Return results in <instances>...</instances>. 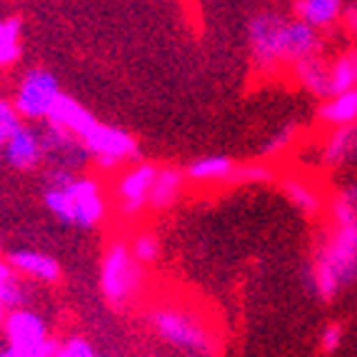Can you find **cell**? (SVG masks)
<instances>
[{
    "label": "cell",
    "instance_id": "27",
    "mask_svg": "<svg viewBox=\"0 0 357 357\" xmlns=\"http://www.w3.org/2000/svg\"><path fill=\"white\" fill-rule=\"evenodd\" d=\"M20 126H23V118L18 115V110H15V105H13V100H8V98H0V132L10 137Z\"/></svg>",
    "mask_w": 357,
    "mask_h": 357
},
{
    "label": "cell",
    "instance_id": "26",
    "mask_svg": "<svg viewBox=\"0 0 357 357\" xmlns=\"http://www.w3.org/2000/svg\"><path fill=\"white\" fill-rule=\"evenodd\" d=\"M128 248H130L132 257H135L143 268L155 265V262L160 260V252H162L160 238H158L155 232H150V230H137L135 235H132L130 243H128Z\"/></svg>",
    "mask_w": 357,
    "mask_h": 357
},
{
    "label": "cell",
    "instance_id": "7",
    "mask_svg": "<svg viewBox=\"0 0 357 357\" xmlns=\"http://www.w3.org/2000/svg\"><path fill=\"white\" fill-rule=\"evenodd\" d=\"M285 28L287 18L273 10L252 15L248 25L252 66L260 73H275L285 68Z\"/></svg>",
    "mask_w": 357,
    "mask_h": 357
},
{
    "label": "cell",
    "instance_id": "29",
    "mask_svg": "<svg viewBox=\"0 0 357 357\" xmlns=\"http://www.w3.org/2000/svg\"><path fill=\"white\" fill-rule=\"evenodd\" d=\"M340 20H342V28H345L352 38H357V6L345 8V13H342Z\"/></svg>",
    "mask_w": 357,
    "mask_h": 357
},
{
    "label": "cell",
    "instance_id": "34",
    "mask_svg": "<svg viewBox=\"0 0 357 357\" xmlns=\"http://www.w3.org/2000/svg\"><path fill=\"white\" fill-rule=\"evenodd\" d=\"M0 357H13V355H10V350H8V345H6V347L0 345Z\"/></svg>",
    "mask_w": 357,
    "mask_h": 357
},
{
    "label": "cell",
    "instance_id": "25",
    "mask_svg": "<svg viewBox=\"0 0 357 357\" xmlns=\"http://www.w3.org/2000/svg\"><path fill=\"white\" fill-rule=\"evenodd\" d=\"M278 173L268 165L265 160H252V162H240L235 165L232 175L227 178L225 185H235V188H245V185H270L275 183Z\"/></svg>",
    "mask_w": 357,
    "mask_h": 357
},
{
    "label": "cell",
    "instance_id": "1",
    "mask_svg": "<svg viewBox=\"0 0 357 357\" xmlns=\"http://www.w3.org/2000/svg\"><path fill=\"white\" fill-rule=\"evenodd\" d=\"M305 280L315 298L335 300L357 282V222H330L317 240L312 260L305 268Z\"/></svg>",
    "mask_w": 357,
    "mask_h": 357
},
{
    "label": "cell",
    "instance_id": "8",
    "mask_svg": "<svg viewBox=\"0 0 357 357\" xmlns=\"http://www.w3.org/2000/svg\"><path fill=\"white\" fill-rule=\"evenodd\" d=\"M158 165L148 160L132 162L115 180V205L126 220H137L148 210L150 190H153Z\"/></svg>",
    "mask_w": 357,
    "mask_h": 357
},
{
    "label": "cell",
    "instance_id": "3",
    "mask_svg": "<svg viewBox=\"0 0 357 357\" xmlns=\"http://www.w3.org/2000/svg\"><path fill=\"white\" fill-rule=\"evenodd\" d=\"M148 325L162 342H167L175 350H183L188 355L213 357L215 337L203 315H197L192 310L162 305V307H155L148 312Z\"/></svg>",
    "mask_w": 357,
    "mask_h": 357
},
{
    "label": "cell",
    "instance_id": "23",
    "mask_svg": "<svg viewBox=\"0 0 357 357\" xmlns=\"http://www.w3.org/2000/svg\"><path fill=\"white\" fill-rule=\"evenodd\" d=\"M352 88H357V50H347L330 63V93L337 96Z\"/></svg>",
    "mask_w": 357,
    "mask_h": 357
},
{
    "label": "cell",
    "instance_id": "31",
    "mask_svg": "<svg viewBox=\"0 0 357 357\" xmlns=\"http://www.w3.org/2000/svg\"><path fill=\"white\" fill-rule=\"evenodd\" d=\"M345 192H347V195H350V200H352V203H355V208H357V183L347 185Z\"/></svg>",
    "mask_w": 357,
    "mask_h": 357
},
{
    "label": "cell",
    "instance_id": "30",
    "mask_svg": "<svg viewBox=\"0 0 357 357\" xmlns=\"http://www.w3.org/2000/svg\"><path fill=\"white\" fill-rule=\"evenodd\" d=\"M13 278H18V273L8 265V260H0V290L13 280Z\"/></svg>",
    "mask_w": 357,
    "mask_h": 357
},
{
    "label": "cell",
    "instance_id": "15",
    "mask_svg": "<svg viewBox=\"0 0 357 357\" xmlns=\"http://www.w3.org/2000/svg\"><path fill=\"white\" fill-rule=\"evenodd\" d=\"M185 170L175 165H162L158 167V175H155L153 190H150L148 210L153 213H165L180 200L185 190Z\"/></svg>",
    "mask_w": 357,
    "mask_h": 357
},
{
    "label": "cell",
    "instance_id": "2",
    "mask_svg": "<svg viewBox=\"0 0 357 357\" xmlns=\"http://www.w3.org/2000/svg\"><path fill=\"white\" fill-rule=\"evenodd\" d=\"M43 205L60 225L93 230L107 218V197L102 185L93 175L77 173L58 185H43Z\"/></svg>",
    "mask_w": 357,
    "mask_h": 357
},
{
    "label": "cell",
    "instance_id": "14",
    "mask_svg": "<svg viewBox=\"0 0 357 357\" xmlns=\"http://www.w3.org/2000/svg\"><path fill=\"white\" fill-rule=\"evenodd\" d=\"M280 190H282V195L287 197V203L298 210V213H303L305 218H320L322 210L328 208L320 188H317L315 183H310V180L300 178V175H287V178H282Z\"/></svg>",
    "mask_w": 357,
    "mask_h": 357
},
{
    "label": "cell",
    "instance_id": "28",
    "mask_svg": "<svg viewBox=\"0 0 357 357\" xmlns=\"http://www.w3.org/2000/svg\"><path fill=\"white\" fill-rule=\"evenodd\" d=\"M342 335H345V330H342L340 322H328L320 333V352L322 355H333V352H337L340 345H342Z\"/></svg>",
    "mask_w": 357,
    "mask_h": 357
},
{
    "label": "cell",
    "instance_id": "12",
    "mask_svg": "<svg viewBox=\"0 0 357 357\" xmlns=\"http://www.w3.org/2000/svg\"><path fill=\"white\" fill-rule=\"evenodd\" d=\"M8 265H10L20 278L40 285H55L63 278V265L58 262V257L48 255L43 250H30V248H20V250L8 252Z\"/></svg>",
    "mask_w": 357,
    "mask_h": 357
},
{
    "label": "cell",
    "instance_id": "17",
    "mask_svg": "<svg viewBox=\"0 0 357 357\" xmlns=\"http://www.w3.org/2000/svg\"><path fill=\"white\" fill-rule=\"evenodd\" d=\"M357 160V126L335 128L320 150V162L325 167H345Z\"/></svg>",
    "mask_w": 357,
    "mask_h": 357
},
{
    "label": "cell",
    "instance_id": "9",
    "mask_svg": "<svg viewBox=\"0 0 357 357\" xmlns=\"http://www.w3.org/2000/svg\"><path fill=\"white\" fill-rule=\"evenodd\" d=\"M40 130L43 140H45V165L48 167H63L70 173H83L90 165V155L80 137L63 130V128L50 126V123H40Z\"/></svg>",
    "mask_w": 357,
    "mask_h": 357
},
{
    "label": "cell",
    "instance_id": "4",
    "mask_svg": "<svg viewBox=\"0 0 357 357\" xmlns=\"http://www.w3.org/2000/svg\"><path fill=\"white\" fill-rule=\"evenodd\" d=\"M145 282V268L132 257L123 240H113L100 260V292L113 307L123 310L140 295Z\"/></svg>",
    "mask_w": 357,
    "mask_h": 357
},
{
    "label": "cell",
    "instance_id": "35",
    "mask_svg": "<svg viewBox=\"0 0 357 357\" xmlns=\"http://www.w3.org/2000/svg\"><path fill=\"white\" fill-rule=\"evenodd\" d=\"M188 357H208V355H188Z\"/></svg>",
    "mask_w": 357,
    "mask_h": 357
},
{
    "label": "cell",
    "instance_id": "33",
    "mask_svg": "<svg viewBox=\"0 0 357 357\" xmlns=\"http://www.w3.org/2000/svg\"><path fill=\"white\" fill-rule=\"evenodd\" d=\"M6 315H8V307L0 303V328H3V320H6Z\"/></svg>",
    "mask_w": 357,
    "mask_h": 357
},
{
    "label": "cell",
    "instance_id": "19",
    "mask_svg": "<svg viewBox=\"0 0 357 357\" xmlns=\"http://www.w3.org/2000/svg\"><path fill=\"white\" fill-rule=\"evenodd\" d=\"M93 120H96V115L90 113L83 102L75 100V98L68 96V93H63L60 100L55 102L50 118L45 120V123H50V126H55V128H63V130H68L75 137H80L90 128Z\"/></svg>",
    "mask_w": 357,
    "mask_h": 357
},
{
    "label": "cell",
    "instance_id": "24",
    "mask_svg": "<svg viewBox=\"0 0 357 357\" xmlns=\"http://www.w3.org/2000/svg\"><path fill=\"white\" fill-rule=\"evenodd\" d=\"M298 137H300V126L295 123V120H290V123H282L280 128H275V130L265 137V143L260 145V158H262V160L280 158V155H285L292 145L298 143Z\"/></svg>",
    "mask_w": 357,
    "mask_h": 357
},
{
    "label": "cell",
    "instance_id": "5",
    "mask_svg": "<svg viewBox=\"0 0 357 357\" xmlns=\"http://www.w3.org/2000/svg\"><path fill=\"white\" fill-rule=\"evenodd\" d=\"M80 140L88 150L90 162H96L105 173L120 170L123 165L140 162V158H143L140 143L132 137V132L100 123L98 118L90 123V128L80 135Z\"/></svg>",
    "mask_w": 357,
    "mask_h": 357
},
{
    "label": "cell",
    "instance_id": "22",
    "mask_svg": "<svg viewBox=\"0 0 357 357\" xmlns=\"http://www.w3.org/2000/svg\"><path fill=\"white\" fill-rule=\"evenodd\" d=\"M23 55V23L18 18H0V70L13 68Z\"/></svg>",
    "mask_w": 357,
    "mask_h": 357
},
{
    "label": "cell",
    "instance_id": "11",
    "mask_svg": "<svg viewBox=\"0 0 357 357\" xmlns=\"http://www.w3.org/2000/svg\"><path fill=\"white\" fill-rule=\"evenodd\" d=\"M3 335H6V345L10 350L38 347L53 337L48 320L33 307L10 310L6 315V320H3Z\"/></svg>",
    "mask_w": 357,
    "mask_h": 357
},
{
    "label": "cell",
    "instance_id": "21",
    "mask_svg": "<svg viewBox=\"0 0 357 357\" xmlns=\"http://www.w3.org/2000/svg\"><path fill=\"white\" fill-rule=\"evenodd\" d=\"M290 73H292V77L307 90L310 96L320 98V100L333 96V93H330V66L320 58V55L303 60V63H298V66H292Z\"/></svg>",
    "mask_w": 357,
    "mask_h": 357
},
{
    "label": "cell",
    "instance_id": "10",
    "mask_svg": "<svg viewBox=\"0 0 357 357\" xmlns=\"http://www.w3.org/2000/svg\"><path fill=\"white\" fill-rule=\"evenodd\" d=\"M3 162L18 173H33L40 165H45V140L36 123H23L8 137Z\"/></svg>",
    "mask_w": 357,
    "mask_h": 357
},
{
    "label": "cell",
    "instance_id": "13",
    "mask_svg": "<svg viewBox=\"0 0 357 357\" xmlns=\"http://www.w3.org/2000/svg\"><path fill=\"white\" fill-rule=\"evenodd\" d=\"M322 50L320 30L310 28L303 20L287 18L285 28V68H292L307 58H315Z\"/></svg>",
    "mask_w": 357,
    "mask_h": 357
},
{
    "label": "cell",
    "instance_id": "36",
    "mask_svg": "<svg viewBox=\"0 0 357 357\" xmlns=\"http://www.w3.org/2000/svg\"><path fill=\"white\" fill-rule=\"evenodd\" d=\"M0 245H3V240H0Z\"/></svg>",
    "mask_w": 357,
    "mask_h": 357
},
{
    "label": "cell",
    "instance_id": "16",
    "mask_svg": "<svg viewBox=\"0 0 357 357\" xmlns=\"http://www.w3.org/2000/svg\"><path fill=\"white\" fill-rule=\"evenodd\" d=\"M315 118L320 126L330 128V130L345 126H357V88L320 100V105L315 110Z\"/></svg>",
    "mask_w": 357,
    "mask_h": 357
},
{
    "label": "cell",
    "instance_id": "32",
    "mask_svg": "<svg viewBox=\"0 0 357 357\" xmlns=\"http://www.w3.org/2000/svg\"><path fill=\"white\" fill-rule=\"evenodd\" d=\"M6 143H8V135L0 132V165H3V153H6Z\"/></svg>",
    "mask_w": 357,
    "mask_h": 357
},
{
    "label": "cell",
    "instance_id": "20",
    "mask_svg": "<svg viewBox=\"0 0 357 357\" xmlns=\"http://www.w3.org/2000/svg\"><path fill=\"white\" fill-rule=\"evenodd\" d=\"M292 10H295V18L303 20L305 25L322 30L340 23L345 6H342V0H295Z\"/></svg>",
    "mask_w": 357,
    "mask_h": 357
},
{
    "label": "cell",
    "instance_id": "18",
    "mask_svg": "<svg viewBox=\"0 0 357 357\" xmlns=\"http://www.w3.org/2000/svg\"><path fill=\"white\" fill-rule=\"evenodd\" d=\"M235 165L238 162L232 160L230 155H203V158H195L190 165L185 167V178L200 185H225L232 170H235Z\"/></svg>",
    "mask_w": 357,
    "mask_h": 357
},
{
    "label": "cell",
    "instance_id": "6",
    "mask_svg": "<svg viewBox=\"0 0 357 357\" xmlns=\"http://www.w3.org/2000/svg\"><path fill=\"white\" fill-rule=\"evenodd\" d=\"M60 96H63V88H60L55 73H50L48 68H30L23 73L18 88H15L13 105L23 118V123L38 126V123H45L50 118Z\"/></svg>",
    "mask_w": 357,
    "mask_h": 357
}]
</instances>
